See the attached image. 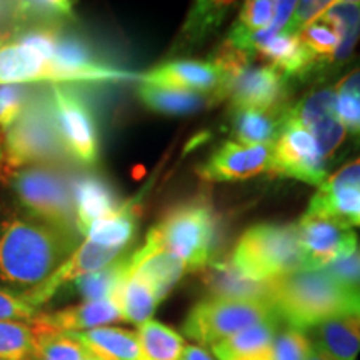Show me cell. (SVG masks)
<instances>
[{
	"instance_id": "obj_1",
	"label": "cell",
	"mask_w": 360,
	"mask_h": 360,
	"mask_svg": "<svg viewBox=\"0 0 360 360\" xmlns=\"http://www.w3.org/2000/svg\"><path fill=\"white\" fill-rule=\"evenodd\" d=\"M79 233L15 215L0 224V283L19 294L47 282L77 249Z\"/></svg>"
},
{
	"instance_id": "obj_2",
	"label": "cell",
	"mask_w": 360,
	"mask_h": 360,
	"mask_svg": "<svg viewBox=\"0 0 360 360\" xmlns=\"http://www.w3.org/2000/svg\"><path fill=\"white\" fill-rule=\"evenodd\" d=\"M269 302L287 326L307 330L337 315L360 312V292L323 270H302L270 281Z\"/></svg>"
},
{
	"instance_id": "obj_3",
	"label": "cell",
	"mask_w": 360,
	"mask_h": 360,
	"mask_svg": "<svg viewBox=\"0 0 360 360\" xmlns=\"http://www.w3.org/2000/svg\"><path fill=\"white\" fill-rule=\"evenodd\" d=\"M65 159L67 152L53 117L51 90L30 89L24 109L2 132L4 174L29 165H56Z\"/></svg>"
},
{
	"instance_id": "obj_4",
	"label": "cell",
	"mask_w": 360,
	"mask_h": 360,
	"mask_svg": "<svg viewBox=\"0 0 360 360\" xmlns=\"http://www.w3.org/2000/svg\"><path fill=\"white\" fill-rule=\"evenodd\" d=\"M6 184L22 215L79 233L72 184L57 165L40 164L11 170L6 172Z\"/></svg>"
},
{
	"instance_id": "obj_5",
	"label": "cell",
	"mask_w": 360,
	"mask_h": 360,
	"mask_svg": "<svg viewBox=\"0 0 360 360\" xmlns=\"http://www.w3.org/2000/svg\"><path fill=\"white\" fill-rule=\"evenodd\" d=\"M146 240L172 252L188 269H205L217 247L214 207L202 197L175 205L150 229Z\"/></svg>"
},
{
	"instance_id": "obj_6",
	"label": "cell",
	"mask_w": 360,
	"mask_h": 360,
	"mask_svg": "<svg viewBox=\"0 0 360 360\" xmlns=\"http://www.w3.org/2000/svg\"><path fill=\"white\" fill-rule=\"evenodd\" d=\"M232 264L242 276L257 282L302 272L297 225L260 224L249 229L233 249Z\"/></svg>"
},
{
	"instance_id": "obj_7",
	"label": "cell",
	"mask_w": 360,
	"mask_h": 360,
	"mask_svg": "<svg viewBox=\"0 0 360 360\" xmlns=\"http://www.w3.org/2000/svg\"><path fill=\"white\" fill-rule=\"evenodd\" d=\"M224 70V87L220 98L229 97L232 109H260L277 107L285 89V75L270 65L254 67L249 53L232 45H225L215 58Z\"/></svg>"
},
{
	"instance_id": "obj_8",
	"label": "cell",
	"mask_w": 360,
	"mask_h": 360,
	"mask_svg": "<svg viewBox=\"0 0 360 360\" xmlns=\"http://www.w3.org/2000/svg\"><path fill=\"white\" fill-rule=\"evenodd\" d=\"M276 317L272 305L262 300L209 297L191 309L184 332L200 345L212 347L237 332Z\"/></svg>"
},
{
	"instance_id": "obj_9",
	"label": "cell",
	"mask_w": 360,
	"mask_h": 360,
	"mask_svg": "<svg viewBox=\"0 0 360 360\" xmlns=\"http://www.w3.org/2000/svg\"><path fill=\"white\" fill-rule=\"evenodd\" d=\"M49 90L67 157L92 167L98 159V134L92 109L77 90L67 84H51Z\"/></svg>"
},
{
	"instance_id": "obj_10",
	"label": "cell",
	"mask_w": 360,
	"mask_h": 360,
	"mask_svg": "<svg viewBox=\"0 0 360 360\" xmlns=\"http://www.w3.org/2000/svg\"><path fill=\"white\" fill-rule=\"evenodd\" d=\"M269 172L321 187L327 179V160L309 130L285 117L281 135L272 146Z\"/></svg>"
},
{
	"instance_id": "obj_11",
	"label": "cell",
	"mask_w": 360,
	"mask_h": 360,
	"mask_svg": "<svg viewBox=\"0 0 360 360\" xmlns=\"http://www.w3.org/2000/svg\"><path fill=\"white\" fill-rule=\"evenodd\" d=\"M297 225L302 270H321L347 257L357 247V233L337 220L304 215Z\"/></svg>"
},
{
	"instance_id": "obj_12",
	"label": "cell",
	"mask_w": 360,
	"mask_h": 360,
	"mask_svg": "<svg viewBox=\"0 0 360 360\" xmlns=\"http://www.w3.org/2000/svg\"><path fill=\"white\" fill-rule=\"evenodd\" d=\"M224 80L222 67L215 60H172L141 75V82L143 84L207 94L215 101L220 98Z\"/></svg>"
},
{
	"instance_id": "obj_13",
	"label": "cell",
	"mask_w": 360,
	"mask_h": 360,
	"mask_svg": "<svg viewBox=\"0 0 360 360\" xmlns=\"http://www.w3.org/2000/svg\"><path fill=\"white\" fill-rule=\"evenodd\" d=\"M272 162V146H244L225 142L200 167V175L215 182L245 180L269 172Z\"/></svg>"
},
{
	"instance_id": "obj_14",
	"label": "cell",
	"mask_w": 360,
	"mask_h": 360,
	"mask_svg": "<svg viewBox=\"0 0 360 360\" xmlns=\"http://www.w3.org/2000/svg\"><path fill=\"white\" fill-rule=\"evenodd\" d=\"M119 321H122V315L115 300L102 299L70 305L56 312H39L30 322L45 330L58 332V334H75V332L107 327Z\"/></svg>"
},
{
	"instance_id": "obj_15",
	"label": "cell",
	"mask_w": 360,
	"mask_h": 360,
	"mask_svg": "<svg viewBox=\"0 0 360 360\" xmlns=\"http://www.w3.org/2000/svg\"><path fill=\"white\" fill-rule=\"evenodd\" d=\"M53 84L52 62L17 39H0V87Z\"/></svg>"
},
{
	"instance_id": "obj_16",
	"label": "cell",
	"mask_w": 360,
	"mask_h": 360,
	"mask_svg": "<svg viewBox=\"0 0 360 360\" xmlns=\"http://www.w3.org/2000/svg\"><path fill=\"white\" fill-rule=\"evenodd\" d=\"M187 269L182 259L150 240H146L141 249L130 255V272L146 278L159 294L160 300L167 297Z\"/></svg>"
},
{
	"instance_id": "obj_17",
	"label": "cell",
	"mask_w": 360,
	"mask_h": 360,
	"mask_svg": "<svg viewBox=\"0 0 360 360\" xmlns=\"http://www.w3.org/2000/svg\"><path fill=\"white\" fill-rule=\"evenodd\" d=\"M75 207V225L79 236H87L94 224L115 212L120 207L115 192L97 175H82L72 184Z\"/></svg>"
},
{
	"instance_id": "obj_18",
	"label": "cell",
	"mask_w": 360,
	"mask_h": 360,
	"mask_svg": "<svg viewBox=\"0 0 360 360\" xmlns=\"http://www.w3.org/2000/svg\"><path fill=\"white\" fill-rule=\"evenodd\" d=\"M314 345L332 360H357L360 354V312L337 315L314 327Z\"/></svg>"
},
{
	"instance_id": "obj_19",
	"label": "cell",
	"mask_w": 360,
	"mask_h": 360,
	"mask_svg": "<svg viewBox=\"0 0 360 360\" xmlns=\"http://www.w3.org/2000/svg\"><path fill=\"white\" fill-rule=\"evenodd\" d=\"M141 200L142 192L134 199L120 204L115 212L94 224L85 238L102 247H107V249H115L120 252L127 250V247L132 244L135 232H137L142 209Z\"/></svg>"
},
{
	"instance_id": "obj_20",
	"label": "cell",
	"mask_w": 360,
	"mask_h": 360,
	"mask_svg": "<svg viewBox=\"0 0 360 360\" xmlns=\"http://www.w3.org/2000/svg\"><path fill=\"white\" fill-rule=\"evenodd\" d=\"M101 360H143L137 332L120 327H98L69 334Z\"/></svg>"
},
{
	"instance_id": "obj_21",
	"label": "cell",
	"mask_w": 360,
	"mask_h": 360,
	"mask_svg": "<svg viewBox=\"0 0 360 360\" xmlns=\"http://www.w3.org/2000/svg\"><path fill=\"white\" fill-rule=\"evenodd\" d=\"M287 112L281 107L260 109H233L232 134L244 146H274L281 135Z\"/></svg>"
},
{
	"instance_id": "obj_22",
	"label": "cell",
	"mask_w": 360,
	"mask_h": 360,
	"mask_svg": "<svg viewBox=\"0 0 360 360\" xmlns=\"http://www.w3.org/2000/svg\"><path fill=\"white\" fill-rule=\"evenodd\" d=\"M204 281L207 285H209L210 292H212V297H225V299L242 300H262V302H269L270 281H250V278L242 276V274L233 267L232 260H225V262H210L205 267Z\"/></svg>"
},
{
	"instance_id": "obj_23",
	"label": "cell",
	"mask_w": 360,
	"mask_h": 360,
	"mask_svg": "<svg viewBox=\"0 0 360 360\" xmlns=\"http://www.w3.org/2000/svg\"><path fill=\"white\" fill-rule=\"evenodd\" d=\"M277 335V317L255 323L210 347L217 360H247L270 349Z\"/></svg>"
},
{
	"instance_id": "obj_24",
	"label": "cell",
	"mask_w": 360,
	"mask_h": 360,
	"mask_svg": "<svg viewBox=\"0 0 360 360\" xmlns=\"http://www.w3.org/2000/svg\"><path fill=\"white\" fill-rule=\"evenodd\" d=\"M114 300L122 315V321L134 323L137 327L150 321L157 305L160 304V297L154 287L146 278L139 277L130 270L122 285L117 290Z\"/></svg>"
},
{
	"instance_id": "obj_25",
	"label": "cell",
	"mask_w": 360,
	"mask_h": 360,
	"mask_svg": "<svg viewBox=\"0 0 360 360\" xmlns=\"http://www.w3.org/2000/svg\"><path fill=\"white\" fill-rule=\"evenodd\" d=\"M137 96L147 109L167 115H184L200 110L209 101H215L212 96L197 92H187V90H177L160 85L143 84L137 87Z\"/></svg>"
},
{
	"instance_id": "obj_26",
	"label": "cell",
	"mask_w": 360,
	"mask_h": 360,
	"mask_svg": "<svg viewBox=\"0 0 360 360\" xmlns=\"http://www.w3.org/2000/svg\"><path fill=\"white\" fill-rule=\"evenodd\" d=\"M137 337L143 360H180L187 347L179 332L154 319L139 326Z\"/></svg>"
},
{
	"instance_id": "obj_27",
	"label": "cell",
	"mask_w": 360,
	"mask_h": 360,
	"mask_svg": "<svg viewBox=\"0 0 360 360\" xmlns=\"http://www.w3.org/2000/svg\"><path fill=\"white\" fill-rule=\"evenodd\" d=\"M305 215L337 220L347 227H360V192L354 191H322L310 200Z\"/></svg>"
},
{
	"instance_id": "obj_28",
	"label": "cell",
	"mask_w": 360,
	"mask_h": 360,
	"mask_svg": "<svg viewBox=\"0 0 360 360\" xmlns=\"http://www.w3.org/2000/svg\"><path fill=\"white\" fill-rule=\"evenodd\" d=\"M299 35L305 47L317 58V62L344 60V58L349 57V53L345 52L342 30L335 24H332L330 20L323 19V17H319L317 20L305 25Z\"/></svg>"
},
{
	"instance_id": "obj_29",
	"label": "cell",
	"mask_w": 360,
	"mask_h": 360,
	"mask_svg": "<svg viewBox=\"0 0 360 360\" xmlns=\"http://www.w3.org/2000/svg\"><path fill=\"white\" fill-rule=\"evenodd\" d=\"M130 270V255L122 259H117L114 264L107 265L97 272L87 274V276L77 278L74 283V289L82 297L84 302L102 299H114L119 287L122 285L125 277Z\"/></svg>"
},
{
	"instance_id": "obj_30",
	"label": "cell",
	"mask_w": 360,
	"mask_h": 360,
	"mask_svg": "<svg viewBox=\"0 0 360 360\" xmlns=\"http://www.w3.org/2000/svg\"><path fill=\"white\" fill-rule=\"evenodd\" d=\"M37 330L32 322L0 321V360H35Z\"/></svg>"
},
{
	"instance_id": "obj_31",
	"label": "cell",
	"mask_w": 360,
	"mask_h": 360,
	"mask_svg": "<svg viewBox=\"0 0 360 360\" xmlns=\"http://www.w3.org/2000/svg\"><path fill=\"white\" fill-rule=\"evenodd\" d=\"M337 114L354 137L360 141V65L345 74L334 87Z\"/></svg>"
},
{
	"instance_id": "obj_32",
	"label": "cell",
	"mask_w": 360,
	"mask_h": 360,
	"mask_svg": "<svg viewBox=\"0 0 360 360\" xmlns=\"http://www.w3.org/2000/svg\"><path fill=\"white\" fill-rule=\"evenodd\" d=\"M35 330H37L35 360H84L89 355L87 349L69 334H58L39 327H35Z\"/></svg>"
},
{
	"instance_id": "obj_33",
	"label": "cell",
	"mask_w": 360,
	"mask_h": 360,
	"mask_svg": "<svg viewBox=\"0 0 360 360\" xmlns=\"http://www.w3.org/2000/svg\"><path fill=\"white\" fill-rule=\"evenodd\" d=\"M274 15H276V2H269V0L247 2L242 8L240 15H238L236 25H233L229 40H237L269 29L274 20Z\"/></svg>"
},
{
	"instance_id": "obj_34",
	"label": "cell",
	"mask_w": 360,
	"mask_h": 360,
	"mask_svg": "<svg viewBox=\"0 0 360 360\" xmlns=\"http://www.w3.org/2000/svg\"><path fill=\"white\" fill-rule=\"evenodd\" d=\"M312 347L305 330L287 326L285 330L277 332L269 354L270 360H307Z\"/></svg>"
},
{
	"instance_id": "obj_35",
	"label": "cell",
	"mask_w": 360,
	"mask_h": 360,
	"mask_svg": "<svg viewBox=\"0 0 360 360\" xmlns=\"http://www.w3.org/2000/svg\"><path fill=\"white\" fill-rule=\"evenodd\" d=\"M321 17L330 20L342 30L345 52L350 56L360 37V2H332Z\"/></svg>"
},
{
	"instance_id": "obj_36",
	"label": "cell",
	"mask_w": 360,
	"mask_h": 360,
	"mask_svg": "<svg viewBox=\"0 0 360 360\" xmlns=\"http://www.w3.org/2000/svg\"><path fill=\"white\" fill-rule=\"evenodd\" d=\"M39 309H35L24 294L0 287V321H34Z\"/></svg>"
},
{
	"instance_id": "obj_37",
	"label": "cell",
	"mask_w": 360,
	"mask_h": 360,
	"mask_svg": "<svg viewBox=\"0 0 360 360\" xmlns=\"http://www.w3.org/2000/svg\"><path fill=\"white\" fill-rule=\"evenodd\" d=\"M29 94V85H6V87H0V127H2V132L24 109Z\"/></svg>"
},
{
	"instance_id": "obj_38",
	"label": "cell",
	"mask_w": 360,
	"mask_h": 360,
	"mask_svg": "<svg viewBox=\"0 0 360 360\" xmlns=\"http://www.w3.org/2000/svg\"><path fill=\"white\" fill-rule=\"evenodd\" d=\"M321 270L335 278L337 282L344 283L349 289L360 292V245L355 247L352 254H349L347 257L337 260Z\"/></svg>"
},
{
	"instance_id": "obj_39",
	"label": "cell",
	"mask_w": 360,
	"mask_h": 360,
	"mask_svg": "<svg viewBox=\"0 0 360 360\" xmlns=\"http://www.w3.org/2000/svg\"><path fill=\"white\" fill-rule=\"evenodd\" d=\"M322 191H354L360 192V157L340 167L322 184Z\"/></svg>"
},
{
	"instance_id": "obj_40",
	"label": "cell",
	"mask_w": 360,
	"mask_h": 360,
	"mask_svg": "<svg viewBox=\"0 0 360 360\" xmlns=\"http://www.w3.org/2000/svg\"><path fill=\"white\" fill-rule=\"evenodd\" d=\"M180 360H215V357L199 345H187Z\"/></svg>"
},
{
	"instance_id": "obj_41",
	"label": "cell",
	"mask_w": 360,
	"mask_h": 360,
	"mask_svg": "<svg viewBox=\"0 0 360 360\" xmlns=\"http://www.w3.org/2000/svg\"><path fill=\"white\" fill-rule=\"evenodd\" d=\"M11 11H12V4L0 2V22L11 20Z\"/></svg>"
},
{
	"instance_id": "obj_42",
	"label": "cell",
	"mask_w": 360,
	"mask_h": 360,
	"mask_svg": "<svg viewBox=\"0 0 360 360\" xmlns=\"http://www.w3.org/2000/svg\"><path fill=\"white\" fill-rule=\"evenodd\" d=\"M307 360H332L330 357H328V355H326L322 352L321 349H317L314 345L312 347V352H310V355H309V359Z\"/></svg>"
},
{
	"instance_id": "obj_43",
	"label": "cell",
	"mask_w": 360,
	"mask_h": 360,
	"mask_svg": "<svg viewBox=\"0 0 360 360\" xmlns=\"http://www.w3.org/2000/svg\"><path fill=\"white\" fill-rule=\"evenodd\" d=\"M0 170H2V127H0Z\"/></svg>"
},
{
	"instance_id": "obj_44",
	"label": "cell",
	"mask_w": 360,
	"mask_h": 360,
	"mask_svg": "<svg viewBox=\"0 0 360 360\" xmlns=\"http://www.w3.org/2000/svg\"><path fill=\"white\" fill-rule=\"evenodd\" d=\"M84 360H101V359H97V357H94V355H90V354H89V355H87V357H85V359H84Z\"/></svg>"
}]
</instances>
